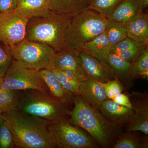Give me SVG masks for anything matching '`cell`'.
Wrapping results in <instances>:
<instances>
[{"mask_svg": "<svg viewBox=\"0 0 148 148\" xmlns=\"http://www.w3.org/2000/svg\"><path fill=\"white\" fill-rule=\"evenodd\" d=\"M1 114H0V117H1Z\"/></svg>", "mask_w": 148, "mask_h": 148, "instance_id": "obj_37", "label": "cell"}, {"mask_svg": "<svg viewBox=\"0 0 148 148\" xmlns=\"http://www.w3.org/2000/svg\"><path fill=\"white\" fill-rule=\"evenodd\" d=\"M122 0H89L88 9L107 17Z\"/></svg>", "mask_w": 148, "mask_h": 148, "instance_id": "obj_26", "label": "cell"}, {"mask_svg": "<svg viewBox=\"0 0 148 148\" xmlns=\"http://www.w3.org/2000/svg\"><path fill=\"white\" fill-rule=\"evenodd\" d=\"M57 147L61 148H91L95 147L93 142L83 131L69 123L67 119L48 126Z\"/></svg>", "mask_w": 148, "mask_h": 148, "instance_id": "obj_8", "label": "cell"}, {"mask_svg": "<svg viewBox=\"0 0 148 148\" xmlns=\"http://www.w3.org/2000/svg\"><path fill=\"white\" fill-rule=\"evenodd\" d=\"M17 0H0V13L16 10Z\"/></svg>", "mask_w": 148, "mask_h": 148, "instance_id": "obj_32", "label": "cell"}, {"mask_svg": "<svg viewBox=\"0 0 148 148\" xmlns=\"http://www.w3.org/2000/svg\"><path fill=\"white\" fill-rule=\"evenodd\" d=\"M0 89L37 90L49 93L47 86L37 71L26 68L14 59L5 75Z\"/></svg>", "mask_w": 148, "mask_h": 148, "instance_id": "obj_7", "label": "cell"}, {"mask_svg": "<svg viewBox=\"0 0 148 148\" xmlns=\"http://www.w3.org/2000/svg\"><path fill=\"white\" fill-rule=\"evenodd\" d=\"M79 51L65 47L56 54L53 66L60 70H71L83 78L86 77L85 74Z\"/></svg>", "mask_w": 148, "mask_h": 148, "instance_id": "obj_14", "label": "cell"}, {"mask_svg": "<svg viewBox=\"0 0 148 148\" xmlns=\"http://www.w3.org/2000/svg\"><path fill=\"white\" fill-rule=\"evenodd\" d=\"M45 83L49 94L59 102L68 106L74 103V95L66 90L58 81L54 72L49 69L37 71Z\"/></svg>", "mask_w": 148, "mask_h": 148, "instance_id": "obj_15", "label": "cell"}, {"mask_svg": "<svg viewBox=\"0 0 148 148\" xmlns=\"http://www.w3.org/2000/svg\"><path fill=\"white\" fill-rule=\"evenodd\" d=\"M135 100L132 105L134 114L128 123L127 130L129 132L140 131L148 134V104L147 97L142 93L134 94Z\"/></svg>", "mask_w": 148, "mask_h": 148, "instance_id": "obj_12", "label": "cell"}, {"mask_svg": "<svg viewBox=\"0 0 148 148\" xmlns=\"http://www.w3.org/2000/svg\"><path fill=\"white\" fill-rule=\"evenodd\" d=\"M72 16L50 10L44 15L30 18L25 38L43 43L60 52L65 47V32Z\"/></svg>", "mask_w": 148, "mask_h": 148, "instance_id": "obj_2", "label": "cell"}, {"mask_svg": "<svg viewBox=\"0 0 148 148\" xmlns=\"http://www.w3.org/2000/svg\"><path fill=\"white\" fill-rule=\"evenodd\" d=\"M127 38L138 42L148 44V15L141 12L127 24Z\"/></svg>", "mask_w": 148, "mask_h": 148, "instance_id": "obj_18", "label": "cell"}, {"mask_svg": "<svg viewBox=\"0 0 148 148\" xmlns=\"http://www.w3.org/2000/svg\"><path fill=\"white\" fill-rule=\"evenodd\" d=\"M13 135L14 146L21 148L57 147L48 128L50 123L19 111L1 114Z\"/></svg>", "mask_w": 148, "mask_h": 148, "instance_id": "obj_1", "label": "cell"}, {"mask_svg": "<svg viewBox=\"0 0 148 148\" xmlns=\"http://www.w3.org/2000/svg\"><path fill=\"white\" fill-rule=\"evenodd\" d=\"M142 11L140 0H122L107 18L110 21L127 24Z\"/></svg>", "mask_w": 148, "mask_h": 148, "instance_id": "obj_17", "label": "cell"}, {"mask_svg": "<svg viewBox=\"0 0 148 148\" xmlns=\"http://www.w3.org/2000/svg\"><path fill=\"white\" fill-rule=\"evenodd\" d=\"M48 69L54 72L58 81L66 90L71 92L73 95H79V83L70 79L62 71L53 66L49 67Z\"/></svg>", "mask_w": 148, "mask_h": 148, "instance_id": "obj_27", "label": "cell"}, {"mask_svg": "<svg viewBox=\"0 0 148 148\" xmlns=\"http://www.w3.org/2000/svg\"><path fill=\"white\" fill-rule=\"evenodd\" d=\"M19 95L18 91L0 89V114L18 111Z\"/></svg>", "mask_w": 148, "mask_h": 148, "instance_id": "obj_23", "label": "cell"}, {"mask_svg": "<svg viewBox=\"0 0 148 148\" xmlns=\"http://www.w3.org/2000/svg\"><path fill=\"white\" fill-rule=\"evenodd\" d=\"M13 60L9 47L0 41V75L4 77Z\"/></svg>", "mask_w": 148, "mask_h": 148, "instance_id": "obj_29", "label": "cell"}, {"mask_svg": "<svg viewBox=\"0 0 148 148\" xmlns=\"http://www.w3.org/2000/svg\"><path fill=\"white\" fill-rule=\"evenodd\" d=\"M112 46L104 32L85 45L82 50L100 61H106Z\"/></svg>", "mask_w": 148, "mask_h": 148, "instance_id": "obj_19", "label": "cell"}, {"mask_svg": "<svg viewBox=\"0 0 148 148\" xmlns=\"http://www.w3.org/2000/svg\"><path fill=\"white\" fill-rule=\"evenodd\" d=\"M79 95L86 103L99 111L104 101L108 99L100 83L86 77L79 84Z\"/></svg>", "mask_w": 148, "mask_h": 148, "instance_id": "obj_13", "label": "cell"}, {"mask_svg": "<svg viewBox=\"0 0 148 148\" xmlns=\"http://www.w3.org/2000/svg\"><path fill=\"white\" fill-rule=\"evenodd\" d=\"M108 21L90 9L72 16L65 32V47L81 51L86 44L105 32Z\"/></svg>", "mask_w": 148, "mask_h": 148, "instance_id": "obj_3", "label": "cell"}, {"mask_svg": "<svg viewBox=\"0 0 148 148\" xmlns=\"http://www.w3.org/2000/svg\"><path fill=\"white\" fill-rule=\"evenodd\" d=\"M4 77L0 75V88H1V86L3 84V82Z\"/></svg>", "mask_w": 148, "mask_h": 148, "instance_id": "obj_36", "label": "cell"}, {"mask_svg": "<svg viewBox=\"0 0 148 148\" xmlns=\"http://www.w3.org/2000/svg\"><path fill=\"white\" fill-rule=\"evenodd\" d=\"M9 48L14 60L26 68L36 71L53 66L56 53L45 44L26 38Z\"/></svg>", "mask_w": 148, "mask_h": 148, "instance_id": "obj_6", "label": "cell"}, {"mask_svg": "<svg viewBox=\"0 0 148 148\" xmlns=\"http://www.w3.org/2000/svg\"><path fill=\"white\" fill-rule=\"evenodd\" d=\"M100 112L106 121L112 125L128 123L134 115V109L120 105L112 99L103 102Z\"/></svg>", "mask_w": 148, "mask_h": 148, "instance_id": "obj_11", "label": "cell"}, {"mask_svg": "<svg viewBox=\"0 0 148 148\" xmlns=\"http://www.w3.org/2000/svg\"><path fill=\"white\" fill-rule=\"evenodd\" d=\"M116 103L121 106H125L127 108H132V103L128 96L123 93H120L112 99Z\"/></svg>", "mask_w": 148, "mask_h": 148, "instance_id": "obj_33", "label": "cell"}, {"mask_svg": "<svg viewBox=\"0 0 148 148\" xmlns=\"http://www.w3.org/2000/svg\"><path fill=\"white\" fill-rule=\"evenodd\" d=\"M138 140L131 136H123L121 137L114 146V148H145Z\"/></svg>", "mask_w": 148, "mask_h": 148, "instance_id": "obj_31", "label": "cell"}, {"mask_svg": "<svg viewBox=\"0 0 148 148\" xmlns=\"http://www.w3.org/2000/svg\"><path fill=\"white\" fill-rule=\"evenodd\" d=\"M130 77L133 78L148 79V48L132 64Z\"/></svg>", "mask_w": 148, "mask_h": 148, "instance_id": "obj_25", "label": "cell"}, {"mask_svg": "<svg viewBox=\"0 0 148 148\" xmlns=\"http://www.w3.org/2000/svg\"><path fill=\"white\" fill-rule=\"evenodd\" d=\"M50 6L51 0H17L16 10L30 18L47 13Z\"/></svg>", "mask_w": 148, "mask_h": 148, "instance_id": "obj_20", "label": "cell"}, {"mask_svg": "<svg viewBox=\"0 0 148 148\" xmlns=\"http://www.w3.org/2000/svg\"><path fill=\"white\" fill-rule=\"evenodd\" d=\"M88 6L89 0H51L50 10L73 16Z\"/></svg>", "mask_w": 148, "mask_h": 148, "instance_id": "obj_21", "label": "cell"}, {"mask_svg": "<svg viewBox=\"0 0 148 148\" xmlns=\"http://www.w3.org/2000/svg\"><path fill=\"white\" fill-rule=\"evenodd\" d=\"M61 71L63 72L67 77L72 80L79 83L81 80L84 79L80 76L73 71L71 70H61Z\"/></svg>", "mask_w": 148, "mask_h": 148, "instance_id": "obj_34", "label": "cell"}, {"mask_svg": "<svg viewBox=\"0 0 148 148\" xmlns=\"http://www.w3.org/2000/svg\"><path fill=\"white\" fill-rule=\"evenodd\" d=\"M141 7L144 10L145 9L147 8L148 6V0H140Z\"/></svg>", "mask_w": 148, "mask_h": 148, "instance_id": "obj_35", "label": "cell"}, {"mask_svg": "<svg viewBox=\"0 0 148 148\" xmlns=\"http://www.w3.org/2000/svg\"><path fill=\"white\" fill-rule=\"evenodd\" d=\"M105 32L112 47L127 38V25L125 23L108 20Z\"/></svg>", "mask_w": 148, "mask_h": 148, "instance_id": "obj_22", "label": "cell"}, {"mask_svg": "<svg viewBox=\"0 0 148 148\" xmlns=\"http://www.w3.org/2000/svg\"><path fill=\"white\" fill-rule=\"evenodd\" d=\"M14 146L13 135L5 121L0 117V147L12 148Z\"/></svg>", "mask_w": 148, "mask_h": 148, "instance_id": "obj_28", "label": "cell"}, {"mask_svg": "<svg viewBox=\"0 0 148 148\" xmlns=\"http://www.w3.org/2000/svg\"><path fill=\"white\" fill-rule=\"evenodd\" d=\"M79 54L86 77L100 83L117 78L112 69L106 61H100L83 51H79Z\"/></svg>", "mask_w": 148, "mask_h": 148, "instance_id": "obj_10", "label": "cell"}, {"mask_svg": "<svg viewBox=\"0 0 148 148\" xmlns=\"http://www.w3.org/2000/svg\"><path fill=\"white\" fill-rule=\"evenodd\" d=\"M147 48L148 45L135 41L127 37L112 47L110 53L132 64Z\"/></svg>", "mask_w": 148, "mask_h": 148, "instance_id": "obj_16", "label": "cell"}, {"mask_svg": "<svg viewBox=\"0 0 148 148\" xmlns=\"http://www.w3.org/2000/svg\"><path fill=\"white\" fill-rule=\"evenodd\" d=\"M100 83L104 88L108 99L112 100L117 95L121 93L123 90L122 86L117 78L106 83Z\"/></svg>", "mask_w": 148, "mask_h": 148, "instance_id": "obj_30", "label": "cell"}, {"mask_svg": "<svg viewBox=\"0 0 148 148\" xmlns=\"http://www.w3.org/2000/svg\"><path fill=\"white\" fill-rule=\"evenodd\" d=\"M106 62L112 69L116 77L126 78L130 77V70L132 63L127 62L113 53L108 55Z\"/></svg>", "mask_w": 148, "mask_h": 148, "instance_id": "obj_24", "label": "cell"}, {"mask_svg": "<svg viewBox=\"0 0 148 148\" xmlns=\"http://www.w3.org/2000/svg\"><path fill=\"white\" fill-rule=\"evenodd\" d=\"M75 105L69 111V123L87 131L102 147H106L110 140L112 126L99 111L86 103L80 95H74Z\"/></svg>", "mask_w": 148, "mask_h": 148, "instance_id": "obj_4", "label": "cell"}, {"mask_svg": "<svg viewBox=\"0 0 148 148\" xmlns=\"http://www.w3.org/2000/svg\"><path fill=\"white\" fill-rule=\"evenodd\" d=\"M29 19L16 10L0 13V41L12 47L24 40Z\"/></svg>", "mask_w": 148, "mask_h": 148, "instance_id": "obj_9", "label": "cell"}, {"mask_svg": "<svg viewBox=\"0 0 148 148\" xmlns=\"http://www.w3.org/2000/svg\"><path fill=\"white\" fill-rule=\"evenodd\" d=\"M18 111L55 123L67 119L68 106L53 98L49 93L37 90H25L19 95Z\"/></svg>", "mask_w": 148, "mask_h": 148, "instance_id": "obj_5", "label": "cell"}]
</instances>
